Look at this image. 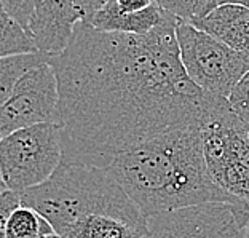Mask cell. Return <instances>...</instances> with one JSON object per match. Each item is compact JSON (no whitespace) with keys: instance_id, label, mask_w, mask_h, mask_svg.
I'll use <instances>...</instances> for the list:
<instances>
[{"instance_id":"obj_5","label":"cell","mask_w":249,"mask_h":238,"mask_svg":"<svg viewBox=\"0 0 249 238\" xmlns=\"http://www.w3.org/2000/svg\"><path fill=\"white\" fill-rule=\"evenodd\" d=\"M62 163L59 125L38 123L0 139V176L16 194L43 184Z\"/></svg>"},{"instance_id":"obj_16","label":"cell","mask_w":249,"mask_h":238,"mask_svg":"<svg viewBox=\"0 0 249 238\" xmlns=\"http://www.w3.org/2000/svg\"><path fill=\"white\" fill-rule=\"evenodd\" d=\"M158 7L176 16L178 19L195 22L219 7L217 0H155Z\"/></svg>"},{"instance_id":"obj_22","label":"cell","mask_w":249,"mask_h":238,"mask_svg":"<svg viewBox=\"0 0 249 238\" xmlns=\"http://www.w3.org/2000/svg\"><path fill=\"white\" fill-rule=\"evenodd\" d=\"M219 5H241V7L249 8V0H217Z\"/></svg>"},{"instance_id":"obj_1","label":"cell","mask_w":249,"mask_h":238,"mask_svg":"<svg viewBox=\"0 0 249 238\" xmlns=\"http://www.w3.org/2000/svg\"><path fill=\"white\" fill-rule=\"evenodd\" d=\"M178 21L166 11L145 36L78 22L66 52L50 62L59 92L62 162L107 169L134 144L203 122L220 96L187 75Z\"/></svg>"},{"instance_id":"obj_25","label":"cell","mask_w":249,"mask_h":238,"mask_svg":"<svg viewBox=\"0 0 249 238\" xmlns=\"http://www.w3.org/2000/svg\"><path fill=\"white\" fill-rule=\"evenodd\" d=\"M245 238H249V220H248V225H246V230H245Z\"/></svg>"},{"instance_id":"obj_9","label":"cell","mask_w":249,"mask_h":238,"mask_svg":"<svg viewBox=\"0 0 249 238\" xmlns=\"http://www.w3.org/2000/svg\"><path fill=\"white\" fill-rule=\"evenodd\" d=\"M82 22L75 0H38L27 26L37 52L50 58L66 52Z\"/></svg>"},{"instance_id":"obj_11","label":"cell","mask_w":249,"mask_h":238,"mask_svg":"<svg viewBox=\"0 0 249 238\" xmlns=\"http://www.w3.org/2000/svg\"><path fill=\"white\" fill-rule=\"evenodd\" d=\"M166 11L157 3L149 8L136 13H128L118 8L115 0L106 3L98 10L89 19L88 26L94 27L101 32H118V34H133V36H145L154 31L160 22L165 19Z\"/></svg>"},{"instance_id":"obj_24","label":"cell","mask_w":249,"mask_h":238,"mask_svg":"<svg viewBox=\"0 0 249 238\" xmlns=\"http://www.w3.org/2000/svg\"><path fill=\"white\" fill-rule=\"evenodd\" d=\"M40 238H61L58 234H48V235H43V237H40Z\"/></svg>"},{"instance_id":"obj_4","label":"cell","mask_w":249,"mask_h":238,"mask_svg":"<svg viewBox=\"0 0 249 238\" xmlns=\"http://www.w3.org/2000/svg\"><path fill=\"white\" fill-rule=\"evenodd\" d=\"M208 171L220 189L249 206V123L220 98L201 122Z\"/></svg>"},{"instance_id":"obj_6","label":"cell","mask_w":249,"mask_h":238,"mask_svg":"<svg viewBox=\"0 0 249 238\" xmlns=\"http://www.w3.org/2000/svg\"><path fill=\"white\" fill-rule=\"evenodd\" d=\"M180 61L192 82L205 92L229 98L249 71V55L233 50L211 34L179 19L176 26Z\"/></svg>"},{"instance_id":"obj_12","label":"cell","mask_w":249,"mask_h":238,"mask_svg":"<svg viewBox=\"0 0 249 238\" xmlns=\"http://www.w3.org/2000/svg\"><path fill=\"white\" fill-rule=\"evenodd\" d=\"M147 219H126L112 214H93L77 222L61 238H142Z\"/></svg>"},{"instance_id":"obj_7","label":"cell","mask_w":249,"mask_h":238,"mask_svg":"<svg viewBox=\"0 0 249 238\" xmlns=\"http://www.w3.org/2000/svg\"><path fill=\"white\" fill-rule=\"evenodd\" d=\"M145 219L142 238H245L249 206L206 203Z\"/></svg>"},{"instance_id":"obj_14","label":"cell","mask_w":249,"mask_h":238,"mask_svg":"<svg viewBox=\"0 0 249 238\" xmlns=\"http://www.w3.org/2000/svg\"><path fill=\"white\" fill-rule=\"evenodd\" d=\"M43 62H52V58L42 53L0 58V106L10 98L19 78Z\"/></svg>"},{"instance_id":"obj_17","label":"cell","mask_w":249,"mask_h":238,"mask_svg":"<svg viewBox=\"0 0 249 238\" xmlns=\"http://www.w3.org/2000/svg\"><path fill=\"white\" fill-rule=\"evenodd\" d=\"M227 101L231 110L240 118L249 123V71L235 85V88L231 90Z\"/></svg>"},{"instance_id":"obj_15","label":"cell","mask_w":249,"mask_h":238,"mask_svg":"<svg viewBox=\"0 0 249 238\" xmlns=\"http://www.w3.org/2000/svg\"><path fill=\"white\" fill-rule=\"evenodd\" d=\"M54 234L53 227L36 209L21 205L11 213L7 224V238H40Z\"/></svg>"},{"instance_id":"obj_10","label":"cell","mask_w":249,"mask_h":238,"mask_svg":"<svg viewBox=\"0 0 249 238\" xmlns=\"http://www.w3.org/2000/svg\"><path fill=\"white\" fill-rule=\"evenodd\" d=\"M211 34L233 50L249 55V8L241 5H219L205 18L190 22Z\"/></svg>"},{"instance_id":"obj_8","label":"cell","mask_w":249,"mask_h":238,"mask_svg":"<svg viewBox=\"0 0 249 238\" xmlns=\"http://www.w3.org/2000/svg\"><path fill=\"white\" fill-rule=\"evenodd\" d=\"M38 123L59 125L58 80L50 62L26 72L0 106V139Z\"/></svg>"},{"instance_id":"obj_23","label":"cell","mask_w":249,"mask_h":238,"mask_svg":"<svg viewBox=\"0 0 249 238\" xmlns=\"http://www.w3.org/2000/svg\"><path fill=\"white\" fill-rule=\"evenodd\" d=\"M5 190H7V187H5L3 179H2V176H0V194H2V192H5Z\"/></svg>"},{"instance_id":"obj_3","label":"cell","mask_w":249,"mask_h":238,"mask_svg":"<svg viewBox=\"0 0 249 238\" xmlns=\"http://www.w3.org/2000/svg\"><path fill=\"white\" fill-rule=\"evenodd\" d=\"M21 205L42 214L59 237L93 214L145 219L107 169L64 162L43 184L22 192Z\"/></svg>"},{"instance_id":"obj_13","label":"cell","mask_w":249,"mask_h":238,"mask_svg":"<svg viewBox=\"0 0 249 238\" xmlns=\"http://www.w3.org/2000/svg\"><path fill=\"white\" fill-rule=\"evenodd\" d=\"M38 53L31 34L0 3V58Z\"/></svg>"},{"instance_id":"obj_20","label":"cell","mask_w":249,"mask_h":238,"mask_svg":"<svg viewBox=\"0 0 249 238\" xmlns=\"http://www.w3.org/2000/svg\"><path fill=\"white\" fill-rule=\"evenodd\" d=\"M109 2H112V0H75V5H77L78 11H80L83 24H88L96 11L101 10Z\"/></svg>"},{"instance_id":"obj_26","label":"cell","mask_w":249,"mask_h":238,"mask_svg":"<svg viewBox=\"0 0 249 238\" xmlns=\"http://www.w3.org/2000/svg\"><path fill=\"white\" fill-rule=\"evenodd\" d=\"M36 2H38V0H36Z\"/></svg>"},{"instance_id":"obj_18","label":"cell","mask_w":249,"mask_h":238,"mask_svg":"<svg viewBox=\"0 0 249 238\" xmlns=\"http://www.w3.org/2000/svg\"><path fill=\"white\" fill-rule=\"evenodd\" d=\"M3 8L19 22V24L27 29L32 13L36 10V0H0ZM29 32V31H27Z\"/></svg>"},{"instance_id":"obj_19","label":"cell","mask_w":249,"mask_h":238,"mask_svg":"<svg viewBox=\"0 0 249 238\" xmlns=\"http://www.w3.org/2000/svg\"><path fill=\"white\" fill-rule=\"evenodd\" d=\"M18 206H21V194L8 189L0 194V238H7L8 219Z\"/></svg>"},{"instance_id":"obj_2","label":"cell","mask_w":249,"mask_h":238,"mask_svg":"<svg viewBox=\"0 0 249 238\" xmlns=\"http://www.w3.org/2000/svg\"><path fill=\"white\" fill-rule=\"evenodd\" d=\"M107 171L145 218L206 203L243 205L209 174L201 123L168 129L131 146Z\"/></svg>"},{"instance_id":"obj_21","label":"cell","mask_w":249,"mask_h":238,"mask_svg":"<svg viewBox=\"0 0 249 238\" xmlns=\"http://www.w3.org/2000/svg\"><path fill=\"white\" fill-rule=\"evenodd\" d=\"M118 8L128 13H136V11H142L149 8L150 5L155 3V0H115Z\"/></svg>"}]
</instances>
